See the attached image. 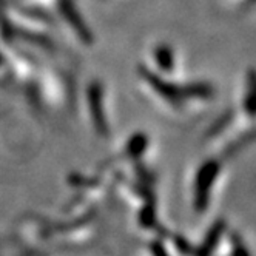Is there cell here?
<instances>
[{"mask_svg":"<svg viewBox=\"0 0 256 256\" xmlns=\"http://www.w3.org/2000/svg\"><path fill=\"white\" fill-rule=\"evenodd\" d=\"M219 172V166L216 162L210 160L206 162L202 168L199 170L194 186V207L198 212H204L208 202V193L212 188V184L214 182Z\"/></svg>","mask_w":256,"mask_h":256,"instance_id":"6da1fadb","label":"cell"},{"mask_svg":"<svg viewBox=\"0 0 256 256\" xmlns=\"http://www.w3.org/2000/svg\"><path fill=\"white\" fill-rule=\"evenodd\" d=\"M144 76H145V79H147L152 84V86L158 91V93L162 96V99H166L172 105H178L179 106L182 104V100L187 99V96H186V86L184 88L176 86V85H173V84H170L167 80H162L159 76H154V74H152V72H148V71H144Z\"/></svg>","mask_w":256,"mask_h":256,"instance_id":"7a4b0ae2","label":"cell"},{"mask_svg":"<svg viewBox=\"0 0 256 256\" xmlns=\"http://www.w3.org/2000/svg\"><path fill=\"white\" fill-rule=\"evenodd\" d=\"M154 59L162 71H172L174 68V51L168 45H159L154 50Z\"/></svg>","mask_w":256,"mask_h":256,"instance_id":"3957f363","label":"cell"},{"mask_svg":"<svg viewBox=\"0 0 256 256\" xmlns=\"http://www.w3.org/2000/svg\"><path fill=\"white\" fill-rule=\"evenodd\" d=\"M247 113L256 116V71L252 70L247 74V93L244 100Z\"/></svg>","mask_w":256,"mask_h":256,"instance_id":"277c9868","label":"cell"},{"mask_svg":"<svg viewBox=\"0 0 256 256\" xmlns=\"http://www.w3.org/2000/svg\"><path fill=\"white\" fill-rule=\"evenodd\" d=\"M222 228H224V224L222 222H218L214 227H212V230L208 232V234L206 236L204 240V246L200 248V256H208L212 253V250H214L219 238H221V233H222Z\"/></svg>","mask_w":256,"mask_h":256,"instance_id":"5b68a950","label":"cell"},{"mask_svg":"<svg viewBox=\"0 0 256 256\" xmlns=\"http://www.w3.org/2000/svg\"><path fill=\"white\" fill-rule=\"evenodd\" d=\"M91 105H93V120L96 125V130L102 134H106V124L104 118V112L100 110V98L98 93H91Z\"/></svg>","mask_w":256,"mask_h":256,"instance_id":"8992f818","label":"cell"},{"mask_svg":"<svg viewBox=\"0 0 256 256\" xmlns=\"http://www.w3.org/2000/svg\"><path fill=\"white\" fill-rule=\"evenodd\" d=\"M222 2L226 6H228L232 10H238V11L256 8V0H222Z\"/></svg>","mask_w":256,"mask_h":256,"instance_id":"52a82bcc","label":"cell"},{"mask_svg":"<svg viewBox=\"0 0 256 256\" xmlns=\"http://www.w3.org/2000/svg\"><path fill=\"white\" fill-rule=\"evenodd\" d=\"M145 147H147V139H145V136L139 134V136L132 139L128 153H130L132 156H138V154H140L145 150Z\"/></svg>","mask_w":256,"mask_h":256,"instance_id":"ba28073f","label":"cell"},{"mask_svg":"<svg viewBox=\"0 0 256 256\" xmlns=\"http://www.w3.org/2000/svg\"><path fill=\"white\" fill-rule=\"evenodd\" d=\"M233 256H248V253H247V250H246V247L242 244H238V246H234Z\"/></svg>","mask_w":256,"mask_h":256,"instance_id":"9c48e42d","label":"cell"},{"mask_svg":"<svg viewBox=\"0 0 256 256\" xmlns=\"http://www.w3.org/2000/svg\"><path fill=\"white\" fill-rule=\"evenodd\" d=\"M154 246H156V247H153V248H154V254H156V256H167V253L164 252L158 244H154Z\"/></svg>","mask_w":256,"mask_h":256,"instance_id":"30bf717a","label":"cell"}]
</instances>
